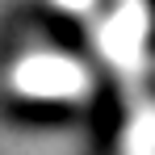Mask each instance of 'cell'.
Masks as SVG:
<instances>
[{
  "mask_svg": "<svg viewBox=\"0 0 155 155\" xmlns=\"http://www.w3.org/2000/svg\"><path fill=\"white\" fill-rule=\"evenodd\" d=\"M151 13H155V0H151Z\"/></svg>",
  "mask_w": 155,
  "mask_h": 155,
  "instance_id": "6da1fadb",
  "label": "cell"
}]
</instances>
